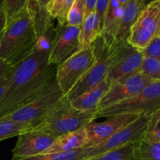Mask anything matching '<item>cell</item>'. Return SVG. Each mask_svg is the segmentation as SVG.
Here are the masks:
<instances>
[{
  "instance_id": "obj_23",
  "label": "cell",
  "mask_w": 160,
  "mask_h": 160,
  "mask_svg": "<svg viewBox=\"0 0 160 160\" xmlns=\"http://www.w3.org/2000/svg\"><path fill=\"white\" fill-rule=\"evenodd\" d=\"M34 128L31 123H20L6 119H0V142L31 131Z\"/></svg>"
},
{
  "instance_id": "obj_18",
  "label": "cell",
  "mask_w": 160,
  "mask_h": 160,
  "mask_svg": "<svg viewBox=\"0 0 160 160\" xmlns=\"http://www.w3.org/2000/svg\"><path fill=\"white\" fill-rule=\"evenodd\" d=\"M147 3L145 0H128L123 6L115 41H127L131 28L136 23Z\"/></svg>"
},
{
  "instance_id": "obj_34",
  "label": "cell",
  "mask_w": 160,
  "mask_h": 160,
  "mask_svg": "<svg viewBox=\"0 0 160 160\" xmlns=\"http://www.w3.org/2000/svg\"><path fill=\"white\" fill-rule=\"evenodd\" d=\"M6 24H7V20H6L4 10H2L0 12V41L2 38L3 34H4L5 31H6Z\"/></svg>"
},
{
  "instance_id": "obj_35",
  "label": "cell",
  "mask_w": 160,
  "mask_h": 160,
  "mask_svg": "<svg viewBox=\"0 0 160 160\" xmlns=\"http://www.w3.org/2000/svg\"><path fill=\"white\" fill-rule=\"evenodd\" d=\"M8 80H6V81H2V83H0V102H1L3 96H4L5 92H6V86H7Z\"/></svg>"
},
{
  "instance_id": "obj_19",
  "label": "cell",
  "mask_w": 160,
  "mask_h": 160,
  "mask_svg": "<svg viewBox=\"0 0 160 160\" xmlns=\"http://www.w3.org/2000/svg\"><path fill=\"white\" fill-rule=\"evenodd\" d=\"M159 22L160 1L154 0L147 3L134 25L148 30L154 35H156L160 34Z\"/></svg>"
},
{
  "instance_id": "obj_31",
  "label": "cell",
  "mask_w": 160,
  "mask_h": 160,
  "mask_svg": "<svg viewBox=\"0 0 160 160\" xmlns=\"http://www.w3.org/2000/svg\"><path fill=\"white\" fill-rule=\"evenodd\" d=\"M109 2V0H98L96 2L95 12L97 15V17H98L101 28H102L103 21H104V18L106 13V10H107Z\"/></svg>"
},
{
  "instance_id": "obj_7",
  "label": "cell",
  "mask_w": 160,
  "mask_h": 160,
  "mask_svg": "<svg viewBox=\"0 0 160 160\" xmlns=\"http://www.w3.org/2000/svg\"><path fill=\"white\" fill-rule=\"evenodd\" d=\"M94 60L92 45L80 48L63 62L57 66L55 80L64 95H67L82 78Z\"/></svg>"
},
{
  "instance_id": "obj_11",
  "label": "cell",
  "mask_w": 160,
  "mask_h": 160,
  "mask_svg": "<svg viewBox=\"0 0 160 160\" xmlns=\"http://www.w3.org/2000/svg\"><path fill=\"white\" fill-rule=\"evenodd\" d=\"M154 81H156L144 76L140 72L130 75L111 85L100 101L97 109L112 106L135 96Z\"/></svg>"
},
{
  "instance_id": "obj_22",
  "label": "cell",
  "mask_w": 160,
  "mask_h": 160,
  "mask_svg": "<svg viewBox=\"0 0 160 160\" xmlns=\"http://www.w3.org/2000/svg\"><path fill=\"white\" fill-rule=\"evenodd\" d=\"M74 0H48L46 9L53 20H57L58 24H67V17Z\"/></svg>"
},
{
  "instance_id": "obj_21",
  "label": "cell",
  "mask_w": 160,
  "mask_h": 160,
  "mask_svg": "<svg viewBox=\"0 0 160 160\" xmlns=\"http://www.w3.org/2000/svg\"><path fill=\"white\" fill-rule=\"evenodd\" d=\"M137 160H160V142H151L142 138L134 146Z\"/></svg>"
},
{
  "instance_id": "obj_16",
  "label": "cell",
  "mask_w": 160,
  "mask_h": 160,
  "mask_svg": "<svg viewBox=\"0 0 160 160\" xmlns=\"http://www.w3.org/2000/svg\"><path fill=\"white\" fill-rule=\"evenodd\" d=\"M47 2L45 0H27V6L38 40L55 28L54 20L46 9Z\"/></svg>"
},
{
  "instance_id": "obj_4",
  "label": "cell",
  "mask_w": 160,
  "mask_h": 160,
  "mask_svg": "<svg viewBox=\"0 0 160 160\" xmlns=\"http://www.w3.org/2000/svg\"><path fill=\"white\" fill-rule=\"evenodd\" d=\"M64 95L56 80H53L31 101L2 118L20 123H31L34 128Z\"/></svg>"
},
{
  "instance_id": "obj_8",
  "label": "cell",
  "mask_w": 160,
  "mask_h": 160,
  "mask_svg": "<svg viewBox=\"0 0 160 160\" xmlns=\"http://www.w3.org/2000/svg\"><path fill=\"white\" fill-rule=\"evenodd\" d=\"M94 60L84 76L76 85L65 95L69 101L78 98L89 89L95 87L106 79L109 67V47L106 45L101 36L92 44Z\"/></svg>"
},
{
  "instance_id": "obj_36",
  "label": "cell",
  "mask_w": 160,
  "mask_h": 160,
  "mask_svg": "<svg viewBox=\"0 0 160 160\" xmlns=\"http://www.w3.org/2000/svg\"><path fill=\"white\" fill-rule=\"evenodd\" d=\"M3 3H4V0H0V12L3 10Z\"/></svg>"
},
{
  "instance_id": "obj_20",
  "label": "cell",
  "mask_w": 160,
  "mask_h": 160,
  "mask_svg": "<svg viewBox=\"0 0 160 160\" xmlns=\"http://www.w3.org/2000/svg\"><path fill=\"white\" fill-rule=\"evenodd\" d=\"M102 28L99 20L95 12L84 20L80 28V48L89 47L101 35Z\"/></svg>"
},
{
  "instance_id": "obj_26",
  "label": "cell",
  "mask_w": 160,
  "mask_h": 160,
  "mask_svg": "<svg viewBox=\"0 0 160 160\" xmlns=\"http://www.w3.org/2000/svg\"><path fill=\"white\" fill-rule=\"evenodd\" d=\"M138 72L153 81H160V60L143 56Z\"/></svg>"
},
{
  "instance_id": "obj_14",
  "label": "cell",
  "mask_w": 160,
  "mask_h": 160,
  "mask_svg": "<svg viewBox=\"0 0 160 160\" xmlns=\"http://www.w3.org/2000/svg\"><path fill=\"white\" fill-rule=\"evenodd\" d=\"M127 2L128 0H112L109 2L100 35L109 48L115 42L123 6Z\"/></svg>"
},
{
  "instance_id": "obj_2",
  "label": "cell",
  "mask_w": 160,
  "mask_h": 160,
  "mask_svg": "<svg viewBox=\"0 0 160 160\" xmlns=\"http://www.w3.org/2000/svg\"><path fill=\"white\" fill-rule=\"evenodd\" d=\"M37 34L26 5L7 21L0 41V58L12 67L28 58L37 47Z\"/></svg>"
},
{
  "instance_id": "obj_3",
  "label": "cell",
  "mask_w": 160,
  "mask_h": 160,
  "mask_svg": "<svg viewBox=\"0 0 160 160\" xmlns=\"http://www.w3.org/2000/svg\"><path fill=\"white\" fill-rule=\"evenodd\" d=\"M96 111L81 112L72 106L64 95L63 98L43 117L33 130L42 131L56 138L78 131L95 121Z\"/></svg>"
},
{
  "instance_id": "obj_17",
  "label": "cell",
  "mask_w": 160,
  "mask_h": 160,
  "mask_svg": "<svg viewBox=\"0 0 160 160\" xmlns=\"http://www.w3.org/2000/svg\"><path fill=\"white\" fill-rule=\"evenodd\" d=\"M110 81L106 78L100 84L89 89L78 98L70 101V104L73 108L81 112H92L96 111L100 101L105 94L110 88Z\"/></svg>"
},
{
  "instance_id": "obj_25",
  "label": "cell",
  "mask_w": 160,
  "mask_h": 160,
  "mask_svg": "<svg viewBox=\"0 0 160 160\" xmlns=\"http://www.w3.org/2000/svg\"><path fill=\"white\" fill-rule=\"evenodd\" d=\"M85 153L84 148L63 153H54V154H45L34 157L25 158L20 159L11 160H86Z\"/></svg>"
},
{
  "instance_id": "obj_10",
  "label": "cell",
  "mask_w": 160,
  "mask_h": 160,
  "mask_svg": "<svg viewBox=\"0 0 160 160\" xmlns=\"http://www.w3.org/2000/svg\"><path fill=\"white\" fill-rule=\"evenodd\" d=\"M80 28L57 24L48 54V65L58 66L80 48Z\"/></svg>"
},
{
  "instance_id": "obj_9",
  "label": "cell",
  "mask_w": 160,
  "mask_h": 160,
  "mask_svg": "<svg viewBox=\"0 0 160 160\" xmlns=\"http://www.w3.org/2000/svg\"><path fill=\"white\" fill-rule=\"evenodd\" d=\"M150 115L142 114L135 120L117 131L108 140L98 145L84 148L87 159L134 143L143 138Z\"/></svg>"
},
{
  "instance_id": "obj_29",
  "label": "cell",
  "mask_w": 160,
  "mask_h": 160,
  "mask_svg": "<svg viewBox=\"0 0 160 160\" xmlns=\"http://www.w3.org/2000/svg\"><path fill=\"white\" fill-rule=\"evenodd\" d=\"M26 2L27 0H4L3 10L7 21L18 13L26 5Z\"/></svg>"
},
{
  "instance_id": "obj_5",
  "label": "cell",
  "mask_w": 160,
  "mask_h": 160,
  "mask_svg": "<svg viewBox=\"0 0 160 160\" xmlns=\"http://www.w3.org/2000/svg\"><path fill=\"white\" fill-rule=\"evenodd\" d=\"M160 109V81L148 84L141 93L108 107L96 110V118L119 114L151 115Z\"/></svg>"
},
{
  "instance_id": "obj_30",
  "label": "cell",
  "mask_w": 160,
  "mask_h": 160,
  "mask_svg": "<svg viewBox=\"0 0 160 160\" xmlns=\"http://www.w3.org/2000/svg\"><path fill=\"white\" fill-rule=\"evenodd\" d=\"M141 53L143 56L160 59V34H156L152 38L149 43L144 48Z\"/></svg>"
},
{
  "instance_id": "obj_32",
  "label": "cell",
  "mask_w": 160,
  "mask_h": 160,
  "mask_svg": "<svg viewBox=\"0 0 160 160\" xmlns=\"http://www.w3.org/2000/svg\"><path fill=\"white\" fill-rule=\"evenodd\" d=\"M12 68L13 67L9 66L0 58V83L9 79Z\"/></svg>"
},
{
  "instance_id": "obj_13",
  "label": "cell",
  "mask_w": 160,
  "mask_h": 160,
  "mask_svg": "<svg viewBox=\"0 0 160 160\" xmlns=\"http://www.w3.org/2000/svg\"><path fill=\"white\" fill-rule=\"evenodd\" d=\"M139 116L138 114H119L107 117V120L103 122L95 123L93 121L88 123L85 127L88 134L86 147L95 146L106 142L117 131L135 120Z\"/></svg>"
},
{
  "instance_id": "obj_24",
  "label": "cell",
  "mask_w": 160,
  "mask_h": 160,
  "mask_svg": "<svg viewBox=\"0 0 160 160\" xmlns=\"http://www.w3.org/2000/svg\"><path fill=\"white\" fill-rule=\"evenodd\" d=\"M135 143L136 142H134L121 148L111 150L86 160H137L134 152Z\"/></svg>"
},
{
  "instance_id": "obj_28",
  "label": "cell",
  "mask_w": 160,
  "mask_h": 160,
  "mask_svg": "<svg viewBox=\"0 0 160 160\" xmlns=\"http://www.w3.org/2000/svg\"><path fill=\"white\" fill-rule=\"evenodd\" d=\"M84 0H74L67 17V24L69 26L81 28L84 21Z\"/></svg>"
},
{
  "instance_id": "obj_27",
  "label": "cell",
  "mask_w": 160,
  "mask_h": 160,
  "mask_svg": "<svg viewBox=\"0 0 160 160\" xmlns=\"http://www.w3.org/2000/svg\"><path fill=\"white\" fill-rule=\"evenodd\" d=\"M160 109L152 113L142 138L151 142H160Z\"/></svg>"
},
{
  "instance_id": "obj_33",
  "label": "cell",
  "mask_w": 160,
  "mask_h": 160,
  "mask_svg": "<svg viewBox=\"0 0 160 160\" xmlns=\"http://www.w3.org/2000/svg\"><path fill=\"white\" fill-rule=\"evenodd\" d=\"M97 0H84V20L93 14L95 11Z\"/></svg>"
},
{
  "instance_id": "obj_6",
  "label": "cell",
  "mask_w": 160,
  "mask_h": 160,
  "mask_svg": "<svg viewBox=\"0 0 160 160\" xmlns=\"http://www.w3.org/2000/svg\"><path fill=\"white\" fill-rule=\"evenodd\" d=\"M143 56L127 41H115L109 48L107 79L113 84L138 72Z\"/></svg>"
},
{
  "instance_id": "obj_12",
  "label": "cell",
  "mask_w": 160,
  "mask_h": 160,
  "mask_svg": "<svg viewBox=\"0 0 160 160\" xmlns=\"http://www.w3.org/2000/svg\"><path fill=\"white\" fill-rule=\"evenodd\" d=\"M17 137V144L12 151V159H25L44 154L56 138L49 133L33 129Z\"/></svg>"
},
{
  "instance_id": "obj_1",
  "label": "cell",
  "mask_w": 160,
  "mask_h": 160,
  "mask_svg": "<svg viewBox=\"0 0 160 160\" xmlns=\"http://www.w3.org/2000/svg\"><path fill=\"white\" fill-rule=\"evenodd\" d=\"M54 31L39 39L35 50L12 68L0 102V119L29 102L55 80L57 66L48 62Z\"/></svg>"
},
{
  "instance_id": "obj_15",
  "label": "cell",
  "mask_w": 160,
  "mask_h": 160,
  "mask_svg": "<svg viewBox=\"0 0 160 160\" xmlns=\"http://www.w3.org/2000/svg\"><path fill=\"white\" fill-rule=\"evenodd\" d=\"M88 143V134L85 127L56 138L45 154L70 152L85 148Z\"/></svg>"
}]
</instances>
